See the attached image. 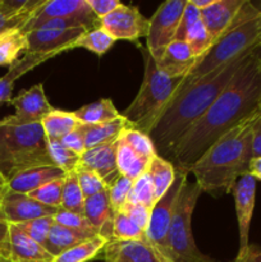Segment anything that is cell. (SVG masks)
<instances>
[{
  "label": "cell",
  "mask_w": 261,
  "mask_h": 262,
  "mask_svg": "<svg viewBox=\"0 0 261 262\" xmlns=\"http://www.w3.org/2000/svg\"><path fill=\"white\" fill-rule=\"evenodd\" d=\"M59 209L45 206L28 194L9 189L3 202V219L9 224H22L44 216H54Z\"/></svg>",
  "instance_id": "9a60e30c"
},
{
  "label": "cell",
  "mask_w": 261,
  "mask_h": 262,
  "mask_svg": "<svg viewBox=\"0 0 261 262\" xmlns=\"http://www.w3.org/2000/svg\"><path fill=\"white\" fill-rule=\"evenodd\" d=\"M87 239H90V238L86 237V235L55 223L51 228L50 233H49L48 241H46L44 247L54 257H58L59 255L68 251L69 248L74 247V246L79 245V243L84 242Z\"/></svg>",
  "instance_id": "f546056e"
},
{
  "label": "cell",
  "mask_w": 261,
  "mask_h": 262,
  "mask_svg": "<svg viewBox=\"0 0 261 262\" xmlns=\"http://www.w3.org/2000/svg\"><path fill=\"white\" fill-rule=\"evenodd\" d=\"M60 142L61 145L66 146L67 148H69L73 152L82 155L86 151V146H84V132L82 124L78 128H76L73 132H71L66 137L61 138Z\"/></svg>",
  "instance_id": "7dc6e473"
},
{
  "label": "cell",
  "mask_w": 261,
  "mask_h": 262,
  "mask_svg": "<svg viewBox=\"0 0 261 262\" xmlns=\"http://www.w3.org/2000/svg\"><path fill=\"white\" fill-rule=\"evenodd\" d=\"M32 17V14H18L9 7L7 0H0V35L12 28L25 27Z\"/></svg>",
  "instance_id": "ee69618b"
},
{
  "label": "cell",
  "mask_w": 261,
  "mask_h": 262,
  "mask_svg": "<svg viewBox=\"0 0 261 262\" xmlns=\"http://www.w3.org/2000/svg\"><path fill=\"white\" fill-rule=\"evenodd\" d=\"M0 262H10V260H8V258H4V257H0Z\"/></svg>",
  "instance_id": "6f0895ef"
},
{
  "label": "cell",
  "mask_w": 261,
  "mask_h": 262,
  "mask_svg": "<svg viewBox=\"0 0 261 262\" xmlns=\"http://www.w3.org/2000/svg\"><path fill=\"white\" fill-rule=\"evenodd\" d=\"M64 178L49 182V183L44 184L42 187L37 188L36 191L28 193V196L31 199L36 200L37 202H40V204L45 205V206L54 207V209H60Z\"/></svg>",
  "instance_id": "f35d334b"
},
{
  "label": "cell",
  "mask_w": 261,
  "mask_h": 262,
  "mask_svg": "<svg viewBox=\"0 0 261 262\" xmlns=\"http://www.w3.org/2000/svg\"><path fill=\"white\" fill-rule=\"evenodd\" d=\"M186 42L188 43L192 54L197 60L211 49L212 40L207 32L206 27H205L204 22H202V18L189 28L186 36Z\"/></svg>",
  "instance_id": "d590c367"
},
{
  "label": "cell",
  "mask_w": 261,
  "mask_h": 262,
  "mask_svg": "<svg viewBox=\"0 0 261 262\" xmlns=\"http://www.w3.org/2000/svg\"><path fill=\"white\" fill-rule=\"evenodd\" d=\"M189 2L192 3V5H193L194 8H197L200 12H202V10L207 9L209 7H211L212 3H214L215 0H189Z\"/></svg>",
  "instance_id": "11a10c76"
},
{
  "label": "cell",
  "mask_w": 261,
  "mask_h": 262,
  "mask_svg": "<svg viewBox=\"0 0 261 262\" xmlns=\"http://www.w3.org/2000/svg\"><path fill=\"white\" fill-rule=\"evenodd\" d=\"M260 114L261 112L229 130L194 163L189 173L193 174L202 192L215 197L230 193L238 178L248 174L253 124Z\"/></svg>",
  "instance_id": "3957f363"
},
{
  "label": "cell",
  "mask_w": 261,
  "mask_h": 262,
  "mask_svg": "<svg viewBox=\"0 0 261 262\" xmlns=\"http://www.w3.org/2000/svg\"><path fill=\"white\" fill-rule=\"evenodd\" d=\"M187 0H168L156 9L150 18L147 38V50L154 59L159 60L176 38L179 22L183 15Z\"/></svg>",
  "instance_id": "ba28073f"
},
{
  "label": "cell",
  "mask_w": 261,
  "mask_h": 262,
  "mask_svg": "<svg viewBox=\"0 0 261 262\" xmlns=\"http://www.w3.org/2000/svg\"><path fill=\"white\" fill-rule=\"evenodd\" d=\"M201 193L196 182L186 181L182 186L169 228V251L164 257L174 262H215L200 252L192 234V214Z\"/></svg>",
  "instance_id": "52a82bcc"
},
{
  "label": "cell",
  "mask_w": 261,
  "mask_h": 262,
  "mask_svg": "<svg viewBox=\"0 0 261 262\" xmlns=\"http://www.w3.org/2000/svg\"><path fill=\"white\" fill-rule=\"evenodd\" d=\"M115 43V40L102 28H92L84 32L76 42L72 45V50L76 48H83L96 55L102 56L106 54L113 45Z\"/></svg>",
  "instance_id": "d6a6232c"
},
{
  "label": "cell",
  "mask_w": 261,
  "mask_h": 262,
  "mask_svg": "<svg viewBox=\"0 0 261 262\" xmlns=\"http://www.w3.org/2000/svg\"><path fill=\"white\" fill-rule=\"evenodd\" d=\"M89 7L91 8L92 13L96 15L99 19L106 17L112 12H114L117 8L122 5V3L118 0H86Z\"/></svg>",
  "instance_id": "c3c4849f"
},
{
  "label": "cell",
  "mask_w": 261,
  "mask_h": 262,
  "mask_svg": "<svg viewBox=\"0 0 261 262\" xmlns=\"http://www.w3.org/2000/svg\"><path fill=\"white\" fill-rule=\"evenodd\" d=\"M133 181L128 179L127 177L120 174L109 187H107V193H109L110 204H112L114 212L122 211L123 207L128 202L130 189H132Z\"/></svg>",
  "instance_id": "b9f144b4"
},
{
  "label": "cell",
  "mask_w": 261,
  "mask_h": 262,
  "mask_svg": "<svg viewBox=\"0 0 261 262\" xmlns=\"http://www.w3.org/2000/svg\"><path fill=\"white\" fill-rule=\"evenodd\" d=\"M261 112V46L204 115L166 156L176 170L189 174L197 160L229 130Z\"/></svg>",
  "instance_id": "6da1fadb"
},
{
  "label": "cell",
  "mask_w": 261,
  "mask_h": 262,
  "mask_svg": "<svg viewBox=\"0 0 261 262\" xmlns=\"http://www.w3.org/2000/svg\"><path fill=\"white\" fill-rule=\"evenodd\" d=\"M87 28H68V30H35L27 33V53L49 54L66 53L72 50V45L87 32Z\"/></svg>",
  "instance_id": "5bb4252c"
},
{
  "label": "cell",
  "mask_w": 261,
  "mask_h": 262,
  "mask_svg": "<svg viewBox=\"0 0 261 262\" xmlns=\"http://www.w3.org/2000/svg\"><path fill=\"white\" fill-rule=\"evenodd\" d=\"M117 142L90 148L81 155L79 166L96 173L107 187L120 176L117 165Z\"/></svg>",
  "instance_id": "ac0fdd59"
},
{
  "label": "cell",
  "mask_w": 261,
  "mask_h": 262,
  "mask_svg": "<svg viewBox=\"0 0 261 262\" xmlns=\"http://www.w3.org/2000/svg\"><path fill=\"white\" fill-rule=\"evenodd\" d=\"M58 54L49 53V54H37V53H26L20 59H18L13 66L9 67L7 73L0 77V104L8 102L12 100L13 87L17 79H19L23 74L32 71L40 64L45 63L49 59L54 58Z\"/></svg>",
  "instance_id": "603a6c76"
},
{
  "label": "cell",
  "mask_w": 261,
  "mask_h": 262,
  "mask_svg": "<svg viewBox=\"0 0 261 262\" xmlns=\"http://www.w3.org/2000/svg\"><path fill=\"white\" fill-rule=\"evenodd\" d=\"M73 113L81 124L89 125L110 122L120 115V113L115 109L112 99H100L79 107L78 110H74Z\"/></svg>",
  "instance_id": "f1b7e54d"
},
{
  "label": "cell",
  "mask_w": 261,
  "mask_h": 262,
  "mask_svg": "<svg viewBox=\"0 0 261 262\" xmlns=\"http://www.w3.org/2000/svg\"><path fill=\"white\" fill-rule=\"evenodd\" d=\"M197 63V59L192 54L186 41L174 40L161 58L156 60V66L163 73L171 78H186Z\"/></svg>",
  "instance_id": "d6986e66"
},
{
  "label": "cell",
  "mask_w": 261,
  "mask_h": 262,
  "mask_svg": "<svg viewBox=\"0 0 261 262\" xmlns=\"http://www.w3.org/2000/svg\"><path fill=\"white\" fill-rule=\"evenodd\" d=\"M248 174H251L255 179L261 181V156L260 158H253L251 160L250 166H248Z\"/></svg>",
  "instance_id": "db71d44e"
},
{
  "label": "cell",
  "mask_w": 261,
  "mask_h": 262,
  "mask_svg": "<svg viewBox=\"0 0 261 262\" xmlns=\"http://www.w3.org/2000/svg\"><path fill=\"white\" fill-rule=\"evenodd\" d=\"M261 156V114L253 124L252 132V159Z\"/></svg>",
  "instance_id": "816d5d0a"
},
{
  "label": "cell",
  "mask_w": 261,
  "mask_h": 262,
  "mask_svg": "<svg viewBox=\"0 0 261 262\" xmlns=\"http://www.w3.org/2000/svg\"><path fill=\"white\" fill-rule=\"evenodd\" d=\"M54 220L56 224L63 225V227L69 228L72 230L81 233L86 237L92 238L95 235H99V232L94 228V225L86 219L84 215L76 214V212L67 211V210L59 209L58 212L54 215Z\"/></svg>",
  "instance_id": "74e56055"
},
{
  "label": "cell",
  "mask_w": 261,
  "mask_h": 262,
  "mask_svg": "<svg viewBox=\"0 0 261 262\" xmlns=\"http://www.w3.org/2000/svg\"><path fill=\"white\" fill-rule=\"evenodd\" d=\"M151 210L150 207L143 206L141 204H135V202H127L125 206L123 207L122 211H124L138 227L141 228L142 230L147 229L148 222H150V216H151Z\"/></svg>",
  "instance_id": "bcb514c9"
},
{
  "label": "cell",
  "mask_w": 261,
  "mask_h": 262,
  "mask_svg": "<svg viewBox=\"0 0 261 262\" xmlns=\"http://www.w3.org/2000/svg\"><path fill=\"white\" fill-rule=\"evenodd\" d=\"M27 35L22 28H12L0 35V67H10L20 53H27Z\"/></svg>",
  "instance_id": "83f0119b"
},
{
  "label": "cell",
  "mask_w": 261,
  "mask_h": 262,
  "mask_svg": "<svg viewBox=\"0 0 261 262\" xmlns=\"http://www.w3.org/2000/svg\"><path fill=\"white\" fill-rule=\"evenodd\" d=\"M234 262H261V248L255 245H248L247 248L238 251Z\"/></svg>",
  "instance_id": "f907efd6"
},
{
  "label": "cell",
  "mask_w": 261,
  "mask_h": 262,
  "mask_svg": "<svg viewBox=\"0 0 261 262\" xmlns=\"http://www.w3.org/2000/svg\"><path fill=\"white\" fill-rule=\"evenodd\" d=\"M49 141H60L81 125L73 112L53 109L41 122Z\"/></svg>",
  "instance_id": "484cf974"
},
{
  "label": "cell",
  "mask_w": 261,
  "mask_h": 262,
  "mask_svg": "<svg viewBox=\"0 0 261 262\" xmlns=\"http://www.w3.org/2000/svg\"><path fill=\"white\" fill-rule=\"evenodd\" d=\"M234 196L235 212H237L238 230H240V251L248 247L251 220L256 202V179L251 174L238 178L232 191Z\"/></svg>",
  "instance_id": "4fadbf2b"
},
{
  "label": "cell",
  "mask_w": 261,
  "mask_h": 262,
  "mask_svg": "<svg viewBox=\"0 0 261 262\" xmlns=\"http://www.w3.org/2000/svg\"><path fill=\"white\" fill-rule=\"evenodd\" d=\"M141 53L145 61L142 84L137 96L120 115L132 124V128L148 135L159 115L178 92L184 78H171L163 73L147 49L141 48Z\"/></svg>",
  "instance_id": "277c9868"
},
{
  "label": "cell",
  "mask_w": 261,
  "mask_h": 262,
  "mask_svg": "<svg viewBox=\"0 0 261 262\" xmlns=\"http://www.w3.org/2000/svg\"><path fill=\"white\" fill-rule=\"evenodd\" d=\"M90 13H92V10L86 0H46L42 7L35 13V15L26 23L25 27H22V31L27 35L50 19L90 14Z\"/></svg>",
  "instance_id": "e0dca14e"
},
{
  "label": "cell",
  "mask_w": 261,
  "mask_h": 262,
  "mask_svg": "<svg viewBox=\"0 0 261 262\" xmlns=\"http://www.w3.org/2000/svg\"><path fill=\"white\" fill-rule=\"evenodd\" d=\"M10 261L54 262V256L44 246L28 237L15 224H10Z\"/></svg>",
  "instance_id": "44dd1931"
},
{
  "label": "cell",
  "mask_w": 261,
  "mask_h": 262,
  "mask_svg": "<svg viewBox=\"0 0 261 262\" xmlns=\"http://www.w3.org/2000/svg\"><path fill=\"white\" fill-rule=\"evenodd\" d=\"M84 132V146L86 150L97 147V146L115 143L123 132L132 127L129 122L123 115H119L110 122L101 123V124H82Z\"/></svg>",
  "instance_id": "cb8c5ba5"
},
{
  "label": "cell",
  "mask_w": 261,
  "mask_h": 262,
  "mask_svg": "<svg viewBox=\"0 0 261 262\" xmlns=\"http://www.w3.org/2000/svg\"><path fill=\"white\" fill-rule=\"evenodd\" d=\"M15 109L13 115L4 118L3 122L8 124H36L42 122L44 118L54 109L45 95L42 83H37L23 90L18 96L9 101Z\"/></svg>",
  "instance_id": "8fae6325"
},
{
  "label": "cell",
  "mask_w": 261,
  "mask_h": 262,
  "mask_svg": "<svg viewBox=\"0 0 261 262\" xmlns=\"http://www.w3.org/2000/svg\"><path fill=\"white\" fill-rule=\"evenodd\" d=\"M10 262H15V261H10Z\"/></svg>",
  "instance_id": "680465c9"
},
{
  "label": "cell",
  "mask_w": 261,
  "mask_h": 262,
  "mask_svg": "<svg viewBox=\"0 0 261 262\" xmlns=\"http://www.w3.org/2000/svg\"><path fill=\"white\" fill-rule=\"evenodd\" d=\"M261 46V9L252 5L245 15L224 33L202 58L197 60L183 84H191L215 69Z\"/></svg>",
  "instance_id": "5b68a950"
},
{
  "label": "cell",
  "mask_w": 261,
  "mask_h": 262,
  "mask_svg": "<svg viewBox=\"0 0 261 262\" xmlns=\"http://www.w3.org/2000/svg\"><path fill=\"white\" fill-rule=\"evenodd\" d=\"M246 0H215L202 10L201 18L212 40V45L240 20Z\"/></svg>",
  "instance_id": "7c38bea8"
},
{
  "label": "cell",
  "mask_w": 261,
  "mask_h": 262,
  "mask_svg": "<svg viewBox=\"0 0 261 262\" xmlns=\"http://www.w3.org/2000/svg\"><path fill=\"white\" fill-rule=\"evenodd\" d=\"M113 239H146V233L124 211H118L114 214L113 222Z\"/></svg>",
  "instance_id": "e575fe53"
},
{
  "label": "cell",
  "mask_w": 261,
  "mask_h": 262,
  "mask_svg": "<svg viewBox=\"0 0 261 262\" xmlns=\"http://www.w3.org/2000/svg\"><path fill=\"white\" fill-rule=\"evenodd\" d=\"M252 53L229 61L193 83L183 84L182 82L178 92L159 115L148 133L158 155L166 159L171 148L206 113Z\"/></svg>",
  "instance_id": "7a4b0ae2"
},
{
  "label": "cell",
  "mask_w": 261,
  "mask_h": 262,
  "mask_svg": "<svg viewBox=\"0 0 261 262\" xmlns=\"http://www.w3.org/2000/svg\"><path fill=\"white\" fill-rule=\"evenodd\" d=\"M122 138L136 152L140 154L146 160L151 161L158 155V151H156L153 140H151L147 133L142 132V130L135 129V128L130 127L123 132Z\"/></svg>",
  "instance_id": "8d00e7d4"
},
{
  "label": "cell",
  "mask_w": 261,
  "mask_h": 262,
  "mask_svg": "<svg viewBox=\"0 0 261 262\" xmlns=\"http://www.w3.org/2000/svg\"><path fill=\"white\" fill-rule=\"evenodd\" d=\"M99 27L115 41H137L142 36H147L150 20L141 14L138 8L122 3L114 12L99 19Z\"/></svg>",
  "instance_id": "30bf717a"
},
{
  "label": "cell",
  "mask_w": 261,
  "mask_h": 262,
  "mask_svg": "<svg viewBox=\"0 0 261 262\" xmlns=\"http://www.w3.org/2000/svg\"><path fill=\"white\" fill-rule=\"evenodd\" d=\"M10 224L0 219V257L10 260Z\"/></svg>",
  "instance_id": "681fc988"
},
{
  "label": "cell",
  "mask_w": 261,
  "mask_h": 262,
  "mask_svg": "<svg viewBox=\"0 0 261 262\" xmlns=\"http://www.w3.org/2000/svg\"><path fill=\"white\" fill-rule=\"evenodd\" d=\"M105 262H161L147 239H112L102 250Z\"/></svg>",
  "instance_id": "2e32d148"
},
{
  "label": "cell",
  "mask_w": 261,
  "mask_h": 262,
  "mask_svg": "<svg viewBox=\"0 0 261 262\" xmlns=\"http://www.w3.org/2000/svg\"><path fill=\"white\" fill-rule=\"evenodd\" d=\"M9 183H8V179L5 178L4 174L0 171V219H3V202H4L5 196H7L8 191H9Z\"/></svg>",
  "instance_id": "f5cc1de1"
},
{
  "label": "cell",
  "mask_w": 261,
  "mask_h": 262,
  "mask_svg": "<svg viewBox=\"0 0 261 262\" xmlns=\"http://www.w3.org/2000/svg\"><path fill=\"white\" fill-rule=\"evenodd\" d=\"M107 239L102 235H95L54 258V262H89L99 257L106 246Z\"/></svg>",
  "instance_id": "4dcf8cb0"
},
{
  "label": "cell",
  "mask_w": 261,
  "mask_h": 262,
  "mask_svg": "<svg viewBox=\"0 0 261 262\" xmlns=\"http://www.w3.org/2000/svg\"><path fill=\"white\" fill-rule=\"evenodd\" d=\"M54 224H55L54 216H44L15 225H17L22 232H25L28 237L32 238L33 241L40 243L41 246H45L49 237V233H50Z\"/></svg>",
  "instance_id": "60d3db41"
},
{
  "label": "cell",
  "mask_w": 261,
  "mask_h": 262,
  "mask_svg": "<svg viewBox=\"0 0 261 262\" xmlns=\"http://www.w3.org/2000/svg\"><path fill=\"white\" fill-rule=\"evenodd\" d=\"M64 177H66V173L56 166L42 165L26 169L14 174L12 178L8 179V183L12 191L28 194L42 187L44 184L55 181V179H61Z\"/></svg>",
  "instance_id": "7402d4cb"
},
{
  "label": "cell",
  "mask_w": 261,
  "mask_h": 262,
  "mask_svg": "<svg viewBox=\"0 0 261 262\" xmlns=\"http://www.w3.org/2000/svg\"><path fill=\"white\" fill-rule=\"evenodd\" d=\"M150 161L136 152L122 137L117 142V165L122 176L136 181L146 173Z\"/></svg>",
  "instance_id": "d4e9b609"
},
{
  "label": "cell",
  "mask_w": 261,
  "mask_h": 262,
  "mask_svg": "<svg viewBox=\"0 0 261 262\" xmlns=\"http://www.w3.org/2000/svg\"><path fill=\"white\" fill-rule=\"evenodd\" d=\"M158 253H159V252H158ZM159 257H160V261H161V262H174V261L169 260V258L164 257V256H163V255H161V253H159Z\"/></svg>",
  "instance_id": "9f6ffc18"
},
{
  "label": "cell",
  "mask_w": 261,
  "mask_h": 262,
  "mask_svg": "<svg viewBox=\"0 0 261 262\" xmlns=\"http://www.w3.org/2000/svg\"><path fill=\"white\" fill-rule=\"evenodd\" d=\"M114 210L110 204L107 189L87 197L84 200V216L94 225L100 235L106 238L107 242L113 239V222Z\"/></svg>",
  "instance_id": "ffe728a7"
},
{
  "label": "cell",
  "mask_w": 261,
  "mask_h": 262,
  "mask_svg": "<svg viewBox=\"0 0 261 262\" xmlns=\"http://www.w3.org/2000/svg\"><path fill=\"white\" fill-rule=\"evenodd\" d=\"M84 200H86V197H84L83 192H82L81 187H79L76 171L66 174L63 183V193H61L60 209L83 215Z\"/></svg>",
  "instance_id": "1f68e13d"
},
{
  "label": "cell",
  "mask_w": 261,
  "mask_h": 262,
  "mask_svg": "<svg viewBox=\"0 0 261 262\" xmlns=\"http://www.w3.org/2000/svg\"><path fill=\"white\" fill-rule=\"evenodd\" d=\"M146 173L150 177L151 183L154 186L156 201L168 192L177 177V170L173 164L160 155H156L150 161Z\"/></svg>",
  "instance_id": "4316f807"
},
{
  "label": "cell",
  "mask_w": 261,
  "mask_h": 262,
  "mask_svg": "<svg viewBox=\"0 0 261 262\" xmlns=\"http://www.w3.org/2000/svg\"><path fill=\"white\" fill-rule=\"evenodd\" d=\"M128 202L141 204L143 206L150 207V209L155 206V191H154V186L151 183V179L147 176V173H145L140 178L133 181L132 189H130L129 197H128Z\"/></svg>",
  "instance_id": "ab89813d"
},
{
  "label": "cell",
  "mask_w": 261,
  "mask_h": 262,
  "mask_svg": "<svg viewBox=\"0 0 261 262\" xmlns=\"http://www.w3.org/2000/svg\"><path fill=\"white\" fill-rule=\"evenodd\" d=\"M200 19H201V12H200L197 8H194L189 0H187L186 8H184L183 15H182L181 18L178 31H177L176 38H174V40L186 41V36L187 32L189 31V28Z\"/></svg>",
  "instance_id": "f6af8a7d"
},
{
  "label": "cell",
  "mask_w": 261,
  "mask_h": 262,
  "mask_svg": "<svg viewBox=\"0 0 261 262\" xmlns=\"http://www.w3.org/2000/svg\"><path fill=\"white\" fill-rule=\"evenodd\" d=\"M188 174L177 170L176 181L173 182L170 188L165 194L158 200L155 206L151 210L150 222L146 229V239L151 243L154 248L161 255L165 256L169 251L168 234L173 219L174 210H176L177 200L182 186L187 181Z\"/></svg>",
  "instance_id": "9c48e42d"
},
{
  "label": "cell",
  "mask_w": 261,
  "mask_h": 262,
  "mask_svg": "<svg viewBox=\"0 0 261 262\" xmlns=\"http://www.w3.org/2000/svg\"><path fill=\"white\" fill-rule=\"evenodd\" d=\"M42 165L55 166L41 123L8 124L0 120V171L5 178Z\"/></svg>",
  "instance_id": "8992f818"
},
{
  "label": "cell",
  "mask_w": 261,
  "mask_h": 262,
  "mask_svg": "<svg viewBox=\"0 0 261 262\" xmlns=\"http://www.w3.org/2000/svg\"><path fill=\"white\" fill-rule=\"evenodd\" d=\"M76 174L77 178H78L79 187H81L82 192H83L86 199L107 189V186L105 184V182L96 173L89 170V169L78 166L76 170Z\"/></svg>",
  "instance_id": "7bdbcfd3"
},
{
  "label": "cell",
  "mask_w": 261,
  "mask_h": 262,
  "mask_svg": "<svg viewBox=\"0 0 261 262\" xmlns=\"http://www.w3.org/2000/svg\"><path fill=\"white\" fill-rule=\"evenodd\" d=\"M48 148L54 165L66 174L76 171L81 164V155L67 148L66 146L61 145L60 141L48 140Z\"/></svg>",
  "instance_id": "836d02e7"
}]
</instances>
